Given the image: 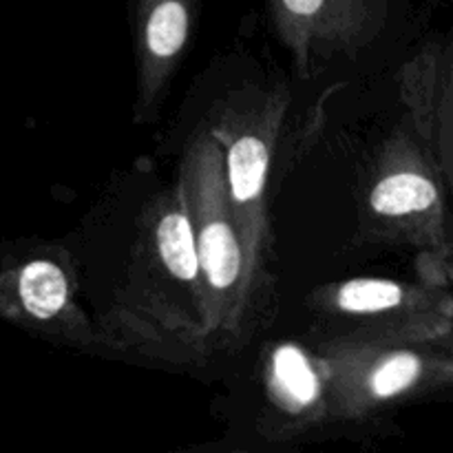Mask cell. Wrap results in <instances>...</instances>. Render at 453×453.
Returning a JSON list of instances; mask_svg holds the SVG:
<instances>
[{
	"mask_svg": "<svg viewBox=\"0 0 453 453\" xmlns=\"http://www.w3.org/2000/svg\"><path fill=\"white\" fill-rule=\"evenodd\" d=\"M157 252L162 264L175 279L186 283L199 281V257L193 224L181 211H168L157 226Z\"/></svg>",
	"mask_w": 453,
	"mask_h": 453,
	"instance_id": "4",
	"label": "cell"
},
{
	"mask_svg": "<svg viewBox=\"0 0 453 453\" xmlns=\"http://www.w3.org/2000/svg\"><path fill=\"white\" fill-rule=\"evenodd\" d=\"M436 202V186L416 173H396L380 181L370 197L379 215L401 217L427 211Z\"/></svg>",
	"mask_w": 453,
	"mask_h": 453,
	"instance_id": "5",
	"label": "cell"
},
{
	"mask_svg": "<svg viewBox=\"0 0 453 453\" xmlns=\"http://www.w3.org/2000/svg\"><path fill=\"white\" fill-rule=\"evenodd\" d=\"M20 301L31 317L47 321L62 312L69 299V281L66 274L51 261H31L22 268L18 279Z\"/></svg>",
	"mask_w": 453,
	"mask_h": 453,
	"instance_id": "3",
	"label": "cell"
},
{
	"mask_svg": "<svg viewBox=\"0 0 453 453\" xmlns=\"http://www.w3.org/2000/svg\"><path fill=\"white\" fill-rule=\"evenodd\" d=\"M403 290L392 281L383 279H354L341 286L336 301L341 310L352 314L383 312L401 303Z\"/></svg>",
	"mask_w": 453,
	"mask_h": 453,
	"instance_id": "7",
	"label": "cell"
},
{
	"mask_svg": "<svg viewBox=\"0 0 453 453\" xmlns=\"http://www.w3.org/2000/svg\"><path fill=\"white\" fill-rule=\"evenodd\" d=\"M184 186L188 197V219L197 243L206 314L215 326H219L243 303L246 255L243 234L230 211L228 188L212 142H203L193 150V159L184 173Z\"/></svg>",
	"mask_w": 453,
	"mask_h": 453,
	"instance_id": "1",
	"label": "cell"
},
{
	"mask_svg": "<svg viewBox=\"0 0 453 453\" xmlns=\"http://www.w3.org/2000/svg\"><path fill=\"white\" fill-rule=\"evenodd\" d=\"M274 380L290 401L305 407L319 398V379L310 367L308 358L295 345H283L273 357Z\"/></svg>",
	"mask_w": 453,
	"mask_h": 453,
	"instance_id": "6",
	"label": "cell"
},
{
	"mask_svg": "<svg viewBox=\"0 0 453 453\" xmlns=\"http://www.w3.org/2000/svg\"><path fill=\"white\" fill-rule=\"evenodd\" d=\"M268 164V146L257 135L239 137L228 149V157H226L230 211L242 230L243 242L250 243L252 250L259 239V199L264 197Z\"/></svg>",
	"mask_w": 453,
	"mask_h": 453,
	"instance_id": "2",
	"label": "cell"
},
{
	"mask_svg": "<svg viewBox=\"0 0 453 453\" xmlns=\"http://www.w3.org/2000/svg\"><path fill=\"white\" fill-rule=\"evenodd\" d=\"M420 374V361L414 354H396L380 363L370 376V392L376 398H392L410 388Z\"/></svg>",
	"mask_w": 453,
	"mask_h": 453,
	"instance_id": "8",
	"label": "cell"
}]
</instances>
